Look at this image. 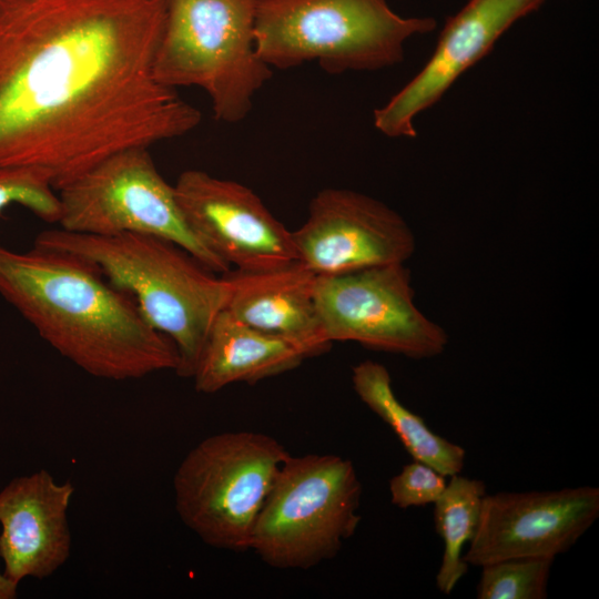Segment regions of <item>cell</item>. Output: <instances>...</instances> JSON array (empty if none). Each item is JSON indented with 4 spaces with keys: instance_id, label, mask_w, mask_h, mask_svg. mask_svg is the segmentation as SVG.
Returning a JSON list of instances; mask_svg holds the SVG:
<instances>
[{
    "instance_id": "obj_1",
    "label": "cell",
    "mask_w": 599,
    "mask_h": 599,
    "mask_svg": "<svg viewBox=\"0 0 599 599\" xmlns=\"http://www.w3.org/2000/svg\"><path fill=\"white\" fill-rule=\"evenodd\" d=\"M164 0L0 1V169L58 191L105 158L193 131L197 108L160 83Z\"/></svg>"
},
{
    "instance_id": "obj_2",
    "label": "cell",
    "mask_w": 599,
    "mask_h": 599,
    "mask_svg": "<svg viewBox=\"0 0 599 599\" xmlns=\"http://www.w3.org/2000/svg\"><path fill=\"white\" fill-rule=\"evenodd\" d=\"M0 294L49 345L92 376L126 380L179 368L174 343L144 319L130 295L78 256L0 246Z\"/></svg>"
},
{
    "instance_id": "obj_3",
    "label": "cell",
    "mask_w": 599,
    "mask_h": 599,
    "mask_svg": "<svg viewBox=\"0 0 599 599\" xmlns=\"http://www.w3.org/2000/svg\"><path fill=\"white\" fill-rule=\"evenodd\" d=\"M34 246L69 253L93 265L130 295L144 319L175 345L176 374L192 377L209 329L232 292L180 245L154 235H92L62 229L41 232Z\"/></svg>"
},
{
    "instance_id": "obj_4",
    "label": "cell",
    "mask_w": 599,
    "mask_h": 599,
    "mask_svg": "<svg viewBox=\"0 0 599 599\" xmlns=\"http://www.w3.org/2000/svg\"><path fill=\"white\" fill-rule=\"evenodd\" d=\"M430 17H403L386 0H254L258 57L272 70L317 62L329 74L377 71L404 60L432 32Z\"/></svg>"
},
{
    "instance_id": "obj_5",
    "label": "cell",
    "mask_w": 599,
    "mask_h": 599,
    "mask_svg": "<svg viewBox=\"0 0 599 599\" xmlns=\"http://www.w3.org/2000/svg\"><path fill=\"white\" fill-rule=\"evenodd\" d=\"M164 4L155 79L173 89L203 90L217 121L245 120L256 93L273 74L256 51L254 0H164Z\"/></svg>"
},
{
    "instance_id": "obj_6",
    "label": "cell",
    "mask_w": 599,
    "mask_h": 599,
    "mask_svg": "<svg viewBox=\"0 0 599 599\" xmlns=\"http://www.w3.org/2000/svg\"><path fill=\"white\" fill-rule=\"evenodd\" d=\"M362 491L349 459L290 455L257 517L250 550L283 570H306L333 559L359 525Z\"/></svg>"
},
{
    "instance_id": "obj_7",
    "label": "cell",
    "mask_w": 599,
    "mask_h": 599,
    "mask_svg": "<svg viewBox=\"0 0 599 599\" xmlns=\"http://www.w3.org/2000/svg\"><path fill=\"white\" fill-rule=\"evenodd\" d=\"M290 455L263 433L225 432L204 438L173 476L180 519L211 547L250 550L257 517Z\"/></svg>"
},
{
    "instance_id": "obj_8",
    "label": "cell",
    "mask_w": 599,
    "mask_h": 599,
    "mask_svg": "<svg viewBox=\"0 0 599 599\" xmlns=\"http://www.w3.org/2000/svg\"><path fill=\"white\" fill-rule=\"evenodd\" d=\"M57 193V224L62 230L92 235H154L180 245L214 273L231 271L192 231L174 185L163 179L149 148L113 153Z\"/></svg>"
},
{
    "instance_id": "obj_9",
    "label": "cell",
    "mask_w": 599,
    "mask_h": 599,
    "mask_svg": "<svg viewBox=\"0 0 599 599\" xmlns=\"http://www.w3.org/2000/svg\"><path fill=\"white\" fill-rule=\"evenodd\" d=\"M410 282L404 263L317 276L315 305L326 339L416 359L440 355L448 335L415 305Z\"/></svg>"
},
{
    "instance_id": "obj_10",
    "label": "cell",
    "mask_w": 599,
    "mask_h": 599,
    "mask_svg": "<svg viewBox=\"0 0 599 599\" xmlns=\"http://www.w3.org/2000/svg\"><path fill=\"white\" fill-rule=\"evenodd\" d=\"M297 261L317 276L405 263L415 236L393 209L364 193L338 187L317 192L304 223L292 231Z\"/></svg>"
},
{
    "instance_id": "obj_11",
    "label": "cell",
    "mask_w": 599,
    "mask_h": 599,
    "mask_svg": "<svg viewBox=\"0 0 599 599\" xmlns=\"http://www.w3.org/2000/svg\"><path fill=\"white\" fill-rule=\"evenodd\" d=\"M599 517V488L486 494L478 526L463 559L481 567L510 558H556Z\"/></svg>"
},
{
    "instance_id": "obj_12",
    "label": "cell",
    "mask_w": 599,
    "mask_h": 599,
    "mask_svg": "<svg viewBox=\"0 0 599 599\" xmlns=\"http://www.w3.org/2000/svg\"><path fill=\"white\" fill-rule=\"evenodd\" d=\"M174 191L192 231L230 267L261 271L297 261L292 231L248 186L192 169Z\"/></svg>"
},
{
    "instance_id": "obj_13",
    "label": "cell",
    "mask_w": 599,
    "mask_h": 599,
    "mask_svg": "<svg viewBox=\"0 0 599 599\" xmlns=\"http://www.w3.org/2000/svg\"><path fill=\"white\" fill-rule=\"evenodd\" d=\"M544 0H468L445 23L425 65L373 112L377 131L387 138L413 139L416 118L435 105L498 39Z\"/></svg>"
},
{
    "instance_id": "obj_14",
    "label": "cell",
    "mask_w": 599,
    "mask_h": 599,
    "mask_svg": "<svg viewBox=\"0 0 599 599\" xmlns=\"http://www.w3.org/2000/svg\"><path fill=\"white\" fill-rule=\"evenodd\" d=\"M74 493L45 469L12 479L0 491V557L14 585L51 576L69 558L68 508Z\"/></svg>"
},
{
    "instance_id": "obj_15",
    "label": "cell",
    "mask_w": 599,
    "mask_h": 599,
    "mask_svg": "<svg viewBox=\"0 0 599 599\" xmlns=\"http://www.w3.org/2000/svg\"><path fill=\"white\" fill-rule=\"evenodd\" d=\"M232 292L225 309L244 324L298 346L307 357L329 343L315 305L317 275L300 261L261 271H230Z\"/></svg>"
},
{
    "instance_id": "obj_16",
    "label": "cell",
    "mask_w": 599,
    "mask_h": 599,
    "mask_svg": "<svg viewBox=\"0 0 599 599\" xmlns=\"http://www.w3.org/2000/svg\"><path fill=\"white\" fill-rule=\"evenodd\" d=\"M306 358L298 346L244 324L224 308L209 329L192 378L196 392L213 394L292 370Z\"/></svg>"
},
{
    "instance_id": "obj_17",
    "label": "cell",
    "mask_w": 599,
    "mask_h": 599,
    "mask_svg": "<svg viewBox=\"0 0 599 599\" xmlns=\"http://www.w3.org/2000/svg\"><path fill=\"white\" fill-rule=\"evenodd\" d=\"M352 384L358 398L392 428L413 459L446 477L461 473L465 449L434 433L419 415L399 402L390 374L383 364L370 359L356 364L352 369Z\"/></svg>"
},
{
    "instance_id": "obj_18",
    "label": "cell",
    "mask_w": 599,
    "mask_h": 599,
    "mask_svg": "<svg viewBox=\"0 0 599 599\" xmlns=\"http://www.w3.org/2000/svg\"><path fill=\"white\" fill-rule=\"evenodd\" d=\"M441 496L434 505V525L443 540L444 552L436 575V587L449 595L467 573L464 548L476 532L486 485L480 479L456 474L449 477Z\"/></svg>"
},
{
    "instance_id": "obj_19",
    "label": "cell",
    "mask_w": 599,
    "mask_h": 599,
    "mask_svg": "<svg viewBox=\"0 0 599 599\" xmlns=\"http://www.w3.org/2000/svg\"><path fill=\"white\" fill-rule=\"evenodd\" d=\"M554 558H510L481 566L478 599H545Z\"/></svg>"
},
{
    "instance_id": "obj_20",
    "label": "cell",
    "mask_w": 599,
    "mask_h": 599,
    "mask_svg": "<svg viewBox=\"0 0 599 599\" xmlns=\"http://www.w3.org/2000/svg\"><path fill=\"white\" fill-rule=\"evenodd\" d=\"M11 204L28 209L45 222H58V193L49 181L34 170L0 169V212Z\"/></svg>"
},
{
    "instance_id": "obj_21",
    "label": "cell",
    "mask_w": 599,
    "mask_h": 599,
    "mask_svg": "<svg viewBox=\"0 0 599 599\" xmlns=\"http://www.w3.org/2000/svg\"><path fill=\"white\" fill-rule=\"evenodd\" d=\"M447 481L445 475L414 459L389 479L390 502L400 509L434 504L444 493Z\"/></svg>"
},
{
    "instance_id": "obj_22",
    "label": "cell",
    "mask_w": 599,
    "mask_h": 599,
    "mask_svg": "<svg viewBox=\"0 0 599 599\" xmlns=\"http://www.w3.org/2000/svg\"><path fill=\"white\" fill-rule=\"evenodd\" d=\"M18 586L6 578L3 572H0V599L16 598Z\"/></svg>"
},
{
    "instance_id": "obj_23",
    "label": "cell",
    "mask_w": 599,
    "mask_h": 599,
    "mask_svg": "<svg viewBox=\"0 0 599 599\" xmlns=\"http://www.w3.org/2000/svg\"><path fill=\"white\" fill-rule=\"evenodd\" d=\"M0 1H6V0H0Z\"/></svg>"
}]
</instances>
